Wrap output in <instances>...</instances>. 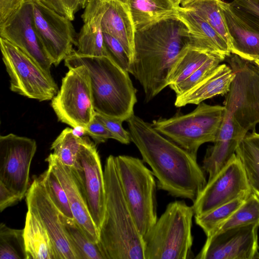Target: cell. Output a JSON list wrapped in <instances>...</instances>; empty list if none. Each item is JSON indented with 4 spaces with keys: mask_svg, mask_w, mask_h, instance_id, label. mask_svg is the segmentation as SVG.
Returning a JSON list of instances; mask_svg holds the SVG:
<instances>
[{
    "mask_svg": "<svg viewBox=\"0 0 259 259\" xmlns=\"http://www.w3.org/2000/svg\"><path fill=\"white\" fill-rule=\"evenodd\" d=\"M238 65L242 85V105L255 127L259 123V71L253 64L241 58Z\"/></svg>",
    "mask_w": 259,
    "mask_h": 259,
    "instance_id": "obj_25",
    "label": "cell"
},
{
    "mask_svg": "<svg viewBox=\"0 0 259 259\" xmlns=\"http://www.w3.org/2000/svg\"><path fill=\"white\" fill-rule=\"evenodd\" d=\"M235 153L241 161L251 191L259 197V134L248 132Z\"/></svg>",
    "mask_w": 259,
    "mask_h": 259,
    "instance_id": "obj_26",
    "label": "cell"
},
{
    "mask_svg": "<svg viewBox=\"0 0 259 259\" xmlns=\"http://www.w3.org/2000/svg\"><path fill=\"white\" fill-rule=\"evenodd\" d=\"M255 1L259 3V0H255Z\"/></svg>",
    "mask_w": 259,
    "mask_h": 259,
    "instance_id": "obj_46",
    "label": "cell"
},
{
    "mask_svg": "<svg viewBox=\"0 0 259 259\" xmlns=\"http://www.w3.org/2000/svg\"><path fill=\"white\" fill-rule=\"evenodd\" d=\"M27 210L40 221L52 241L57 259H76L60 220V212L51 201L38 178H35L26 195Z\"/></svg>",
    "mask_w": 259,
    "mask_h": 259,
    "instance_id": "obj_16",
    "label": "cell"
},
{
    "mask_svg": "<svg viewBox=\"0 0 259 259\" xmlns=\"http://www.w3.org/2000/svg\"><path fill=\"white\" fill-rule=\"evenodd\" d=\"M104 13L103 0H89L81 18L83 24L77 34L75 50L87 56H107L104 44L102 20Z\"/></svg>",
    "mask_w": 259,
    "mask_h": 259,
    "instance_id": "obj_19",
    "label": "cell"
},
{
    "mask_svg": "<svg viewBox=\"0 0 259 259\" xmlns=\"http://www.w3.org/2000/svg\"><path fill=\"white\" fill-rule=\"evenodd\" d=\"M46 161L65 190L73 219L92 242L98 243L99 231L91 215L80 184L72 168L63 164L53 153L48 156Z\"/></svg>",
    "mask_w": 259,
    "mask_h": 259,
    "instance_id": "obj_17",
    "label": "cell"
},
{
    "mask_svg": "<svg viewBox=\"0 0 259 259\" xmlns=\"http://www.w3.org/2000/svg\"><path fill=\"white\" fill-rule=\"evenodd\" d=\"M250 224H255L259 227V197L252 191L243 203L214 233Z\"/></svg>",
    "mask_w": 259,
    "mask_h": 259,
    "instance_id": "obj_33",
    "label": "cell"
},
{
    "mask_svg": "<svg viewBox=\"0 0 259 259\" xmlns=\"http://www.w3.org/2000/svg\"><path fill=\"white\" fill-rule=\"evenodd\" d=\"M190 46L188 28L177 14L136 30L130 73L140 83L147 102L168 86L174 64Z\"/></svg>",
    "mask_w": 259,
    "mask_h": 259,
    "instance_id": "obj_2",
    "label": "cell"
},
{
    "mask_svg": "<svg viewBox=\"0 0 259 259\" xmlns=\"http://www.w3.org/2000/svg\"><path fill=\"white\" fill-rule=\"evenodd\" d=\"M80 184L88 208L99 232L105 210L104 171L95 145L83 137L75 164L72 168Z\"/></svg>",
    "mask_w": 259,
    "mask_h": 259,
    "instance_id": "obj_11",
    "label": "cell"
},
{
    "mask_svg": "<svg viewBox=\"0 0 259 259\" xmlns=\"http://www.w3.org/2000/svg\"><path fill=\"white\" fill-rule=\"evenodd\" d=\"M250 224L217 232L207 237L197 259H251L259 258L257 229Z\"/></svg>",
    "mask_w": 259,
    "mask_h": 259,
    "instance_id": "obj_15",
    "label": "cell"
},
{
    "mask_svg": "<svg viewBox=\"0 0 259 259\" xmlns=\"http://www.w3.org/2000/svg\"><path fill=\"white\" fill-rule=\"evenodd\" d=\"M21 198L0 182V210L14 205L21 201Z\"/></svg>",
    "mask_w": 259,
    "mask_h": 259,
    "instance_id": "obj_42",
    "label": "cell"
},
{
    "mask_svg": "<svg viewBox=\"0 0 259 259\" xmlns=\"http://www.w3.org/2000/svg\"><path fill=\"white\" fill-rule=\"evenodd\" d=\"M51 106L59 121L72 127L85 128L96 116L87 68L80 65L68 68L60 90L52 99Z\"/></svg>",
    "mask_w": 259,
    "mask_h": 259,
    "instance_id": "obj_9",
    "label": "cell"
},
{
    "mask_svg": "<svg viewBox=\"0 0 259 259\" xmlns=\"http://www.w3.org/2000/svg\"><path fill=\"white\" fill-rule=\"evenodd\" d=\"M192 206L185 201L170 202L143 236L145 259L192 258Z\"/></svg>",
    "mask_w": 259,
    "mask_h": 259,
    "instance_id": "obj_5",
    "label": "cell"
},
{
    "mask_svg": "<svg viewBox=\"0 0 259 259\" xmlns=\"http://www.w3.org/2000/svg\"><path fill=\"white\" fill-rule=\"evenodd\" d=\"M231 10L243 21L259 30V3L255 0H233Z\"/></svg>",
    "mask_w": 259,
    "mask_h": 259,
    "instance_id": "obj_36",
    "label": "cell"
},
{
    "mask_svg": "<svg viewBox=\"0 0 259 259\" xmlns=\"http://www.w3.org/2000/svg\"><path fill=\"white\" fill-rule=\"evenodd\" d=\"M126 121L131 141L150 166L158 188L172 196L194 201L207 183L197 157L134 114Z\"/></svg>",
    "mask_w": 259,
    "mask_h": 259,
    "instance_id": "obj_1",
    "label": "cell"
},
{
    "mask_svg": "<svg viewBox=\"0 0 259 259\" xmlns=\"http://www.w3.org/2000/svg\"><path fill=\"white\" fill-rule=\"evenodd\" d=\"M106 203L99 245L106 259H145L144 242L126 201L115 156L106 159L104 169Z\"/></svg>",
    "mask_w": 259,
    "mask_h": 259,
    "instance_id": "obj_3",
    "label": "cell"
},
{
    "mask_svg": "<svg viewBox=\"0 0 259 259\" xmlns=\"http://www.w3.org/2000/svg\"><path fill=\"white\" fill-rule=\"evenodd\" d=\"M23 230L27 259H57L47 231L38 219L29 210L26 213Z\"/></svg>",
    "mask_w": 259,
    "mask_h": 259,
    "instance_id": "obj_23",
    "label": "cell"
},
{
    "mask_svg": "<svg viewBox=\"0 0 259 259\" xmlns=\"http://www.w3.org/2000/svg\"><path fill=\"white\" fill-rule=\"evenodd\" d=\"M23 229L0 225V259H27Z\"/></svg>",
    "mask_w": 259,
    "mask_h": 259,
    "instance_id": "obj_32",
    "label": "cell"
},
{
    "mask_svg": "<svg viewBox=\"0 0 259 259\" xmlns=\"http://www.w3.org/2000/svg\"><path fill=\"white\" fill-rule=\"evenodd\" d=\"M32 2L35 28L53 64L57 66L72 52L77 34L68 18L38 1Z\"/></svg>",
    "mask_w": 259,
    "mask_h": 259,
    "instance_id": "obj_13",
    "label": "cell"
},
{
    "mask_svg": "<svg viewBox=\"0 0 259 259\" xmlns=\"http://www.w3.org/2000/svg\"><path fill=\"white\" fill-rule=\"evenodd\" d=\"M224 60V59L220 56L212 55L188 77L179 83L171 84L169 87L175 92L176 96L181 95L203 80Z\"/></svg>",
    "mask_w": 259,
    "mask_h": 259,
    "instance_id": "obj_35",
    "label": "cell"
},
{
    "mask_svg": "<svg viewBox=\"0 0 259 259\" xmlns=\"http://www.w3.org/2000/svg\"><path fill=\"white\" fill-rule=\"evenodd\" d=\"M120 1L127 7L136 30L177 14L178 8L170 0Z\"/></svg>",
    "mask_w": 259,
    "mask_h": 259,
    "instance_id": "obj_24",
    "label": "cell"
},
{
    "mask_svg": "<svg viewBox=\"0 0 259 259\" xmlns=\"http://www.w3.org/2000/svg\"><path fill=\"white\" fill-rule=\"evenodd\" d=\"M235 76V73L230 66L219 64L199 83L176 96L175 105L181 107L188 104L198 105L216 96L226 95L230 91Z\"/></svg>",
    "mask_w": 259,
    "mask_h": 259,
    "instance_id": "obj_22",
    "label": "cell"
},
{
    "mask_svg": "<svg viewBox=\"0 0 259 259\" xmlns=\"http://www.w3.org/2000/svg\"><path fill=\"white\" fill-rule=\"evenodd\" d=\"M2 59L10 78V90L30 99L52 100L58 88L51 74L17 47L1 37Z\"/></svg>",
    "mask_w": 259,
    "mask_h": 259,
    "instance_id": "obj_8",
    "label": "cell"
},
{
    "mask_svg": "<svg viewBox=\"0 0 259 259\" xmlns=\"http://www.w3.org/2000/svg\"><path fill=\"white\" fill-rule=\"evenodd\" d=\"M58 14L68 18L71 21L74 19L75 14L80 9L84 8L89 0H35Z\"/></svg>",
    "mask_w": 259,
    "mask_h": 259,
    "instance_id": "obj_38",
    "label": "cell"
},
{
    "mask_svg": "<svg viewBox=\"0 0 259 259\" xmlns=\"http://www.w3.org/2000/svg\"><path fill=\"white\" fill-rule=\"evenodd\" d=\"M103 38L107 56L120 67L130 73L132 61L121 44L106 32H103Z\"/></svg>",
    "mask_w": 259,
    "mask_h": 259,
    "instance_id": "obj_37",
    "label": "cell"
},
{
    "mask_svg": "<svg viewBox=\"0 0 259 259\" xmlns=\"http://www.w3.org/2000/svg\"><path fill=\"white\" fill-rule=\"evenodd\" d=\"M36 149L34 139L12 133L0 136V182L22 199L31 185L30 168Z\"/></svg>",
    "mask_w": 259,
    "mask_h": 259,
    "instance_id": "obj_10",
    "label": "cell"
},
{
    "mask_svg": "<svg viewBox=\"0 0 259 259\" xmlns=\"http://www.w3.org/2000/svg\"><path fill=\"white\" fill-rule=\"evenodd\" d=\"M251 192L241 161L235 153L226 166L207 181L193 201L194 216L205 214Z\"/></svg>",
    "mask_w": 259,
    "mask_h": 259,
    "instance_id": "obj_12",
    "label": "cell"
},
{
    "mask_svg": "<svg viewBox=\"0 0 259 259\" xmlns=\"http://www.w3.org/2000/svg\"><path fill=\"white\" fill-rule=\"evenodd\" d=\"M72 133L77 137L82 138L83 136L87 135L86 128L82 126H76L73 127Z\"/></svg>",
    "mask_w": 259,
    "mask_h": 259,
    "instance_id": "obj_43",
    "label": "cell"
},
{
    "mask_svg": "<svg viewBox=\"0 0 259 259\" xmlns=\"http://www.w3.org/2000/svg\"><path fill=\"white\" fill-rule=\"evenodd\" d=\"M212 55L190 46L174 64L168 79V86L185 80Z\"/></svg>",
    "mask_w": 259,
    "mask_h": 259,
    "instance_id": "obj_29",
    "label": "cell"
},
{
    "mask_svg": "<svg viewBox=\"0 0 259 259\" xmlns=\"http://www.w3.org/2000/svg\"><path fill=\"white\" fill-rule=\"evenodd\" d=\"M115 161L126 201L143 237L157 220L155 176L142 159L118 155Z\"/></svg>",
    "mask_w": 259,
    "mask_h": 259,
    "instance_id": "obj_6",
    "label": "cell"
},
{
    "mask_svg": "<svg viewBox=\"0 0 259 259\" xmlns=\"http://www.w3.org/2000/svg\"><path fill=\"white\" fill-rule=\"evenodd\" d=\"M250 193L243 194L205 214L195 215V223L203 230L206 237L211 235L233 214Z\"/></svg>",
    "mask_w": 259,
    "mask_h": 259,
    "instance_id": "obj_30",
    "label": "cell"
},
{
    "mask_svg": "<svg viewBox=\"0 0 259 259\" xmlns=\"http://www.w3.org/2000/svg\"><path fill=\"white\" fill-rule=\"evenodd\" d=\"M103 32L116 38L122 45L132 63L136 28L127 7L120 0H103Z\"/></svg>",
    "mask_w": 259,
    "mask_h": 259,
    "instance_id": "obj_21",
    "label": "cell"
},
{
    "mask_svg": "<svg viewBox=\"0 0 259 259\" xmlns=\"http://www.w3.org/2000/svg\"><path fill=\"white\" fill-rule=\"evenodd\" d=\"M219 5L230 35L231 54L249 62L259 60V30L240 18L230 3L220 0Z\"/></svg>",
    "mask_w": 259,
    "mask_h": 259,
    "instance_id": "obj_18",
    "label": "cell"
},
{
    "mask_svg": "<svg viewBox=\"0 0 259 259\" xmlns=\"http://www.w3.org/2000/svg\"><path fill=\"white\" fill-rule=\"evenodd\" d=\"M0 35L51 74L50 69L53 63L35 28L32 0H26L18 11L0 24Z\"/></svg>",
    "mask_w": 259,
    "mask_h": 259,
    "instance_id": "obj_14",
    "label": "cell"
},
{
    "mask_svg": "<svg viewBox=\"0 0 259 259\" xmlns=\"http://www.w3.org/2000/svg\"><path fill=\"white\" fill-rule=\"evenodd\" d=\"M219 3L220 0H182L180 6L191 10L203 18L226 41L230 48V35Z\"/></svg>",
    "mask_w": 259,
    "mask_h": 259,
    "instance_id": "obj_28",
    "label": "cell"
},
{
    "mask_svg": "<svg viewBox=\"0 0 259 259\" xmlns=\"http://www.w3.org/2000/svg\"><path fill=\"white\" fill-rule=\"evenodd\" d=\"M26 0H0V24L18 11Z\"/></svg>",
    "mask_w": 259,
    "mask_h": 259,
    "instance_id": "obj_41",
    "label": "cell"
},
{
    "mask_svg": "<svg viewBox=\"0 0 259 259\" xmlns=\"http://www.w3.org/2000/svg\"><path fill=\"white\" fill-rule=\"evenodd\" d=\"M177 15L189 32L190 47L225 59L231 55L226 41L203 18L191 10L178 7Z\"/></svg>",
    "mask_w": 259,
    "mask_h": 259,
    "instance_id": "obj_20",
    "label": "cell"
},
{
    "mask_svg": "<svg viewBox=\"0 0 259 259\" xmlns=\"http://www.w3.org/2000/svg\"><path fill=\"white\" fill-rule=\"evenodd\" d=\"M253 64L257 70L259 71V60H255L252 62Z\"/></svg>",
    "mask_w": 259,
    "mask_h": 259,
    "instance_id": "obj_45",
    "label": "cell"
},
{
    "mask_svg": "<svg viewBox=\"0 0 259 259\" xmlns=\"http://www.w3.org/2000/svg\"><path fill=\"white\" fill-rule=\"evenodd\" d=\"M177 7L180 6L181 0H170Z\"/></svg>",
    "mask_w": 259,
    "mask_h": 259,
    "instance_id": "obj_44",
    "label": "cell"
},
{
    "mask_svg": "<svg viewBox=\"0 0 259 259\" xmlns=\"http://www.w3.org/2000/svg\"><path fill=\"white\" fill-rule=\"evenodd\" d=\"M182 1V0H181V1Z\"/></svg>",
    "mask_w": 259,
    "mask_h": 259,
    "instance_id": "obj_47",
    "label": "cell"
},
{
    "mask_svg": "<svg viewBox=\"0 0 259 259\" xmlns=\"http://www.w3.org/2000/svg\"><path fill=\"white\" fill-rule=\"evenodd\" d=\"M95 117L115 137L116 140L124 144L130 143V134L129 132L122 127L123 121L108 117L97 112Z\"/></svg>",
    "mask_w": 259,
    "mask_h": 259,
    "instance_id": "obj_39",
    "label": "cell"
},
{
    "mask_svg": "<svg viewBox=\"0 0 259 259\" xmlns=\"http://www.w3.org/2000/svg\"><path fill=\"white\" fill-rule=\"evenodd\" d=\"M225 106L204 102L192 112L169 118L154 120L153 127L158 132L197 157L201 145L214 142L223 121Z\"/></svg>",
    "mask_w": 259,
    "mask_h": 259,
    "instance_id": "obj_7",
    "label": "cell"
},
{
    "mask_svg": "<svg viewBox=\"0 0 259 259\" xmlns=\"http://www.w3.org/2000/svg\"><path fill=\"white\" fill-rule=\"evenodd\" d=\"M86 131L87 135L92 137L96 144L104 143L108 139L116 140L115 137L96 117L86 127Z\"/></svg>",
    "mask_w": 259,
    "mask_h": 259,
    "instance_id": "obj_40",
    "label": "cell"
},
{
    "mask_svg": "<svg viewBox=\"0 0 259 259\" xmlns=\"http://www.w3.org/2000/svg\"><path fill=\"white\" fill-rule=\"evenodd\" d=\"M64 64L68 68L80 65L87 68L97 113L123 122L134 114L137 90L129 73L109 57L82 56L73 50Z\"/></svg>",
    "mask_w": 259,
    "mask_h": 259,
    "instance_id": "obj_4",
    "label": "cell"
},
{
    "mask_svg": "<svg viewBox=\"0 0 259 259\" xmlns=\"http://www.w3.org/2000/svg\"><path fill=\"white\" fill-rule=\"evenodd\" d=\"M60 217L76 259H106L99 243L92 242L73 219L61 213Z\"/></svg>",
    "mask_w": 259,
    "mask_h": 259,
    "instance_id": "obj_27",
    "label": "cell"
},
{
    "mask_svg": "<svg viewBox=\"0 0 259 259\" xmlns=\"http://www.w3.org/2000/svg\"><path fill=\"white\" fill-rule=\"evenodd\" d=\"M38 178L49 198L59 212L66 217L73 219L65 190L51 168L48 167Z\"/></svg>",
    "mask_w": 259,
    "mask_h": 259,
    "instance_id": "obj_34",
    "label": "cell"
},
{
    "mask_svg": "<svg viewBox=\"0 0 259 259\" xmlns=\"http://www.w3.org/2000/svg\"><path fill=\"white\" fill-rule=\"evenodd\" d=\"M83 137L78 138L72 133V128L67 127L51 145L52 153L64 165L74 167Z\"/></svg>",
    "mask_w": 259,
    "mask_h": 259,
    "instance_id": "obj_31",
    "label": "cell"
}]
</instances>
